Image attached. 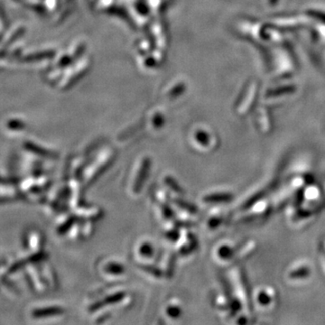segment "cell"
Instances as JSON below:
<instances>
[{"instance_id":"cell-12","label":"cell","mask_w":325,"mask_h":325,"mask_svg":"<svg viewBox=\"0 0 325 325\" xmlns=\"http://www.w3.org/2000/svg\"><path fill=\"white\" fill-rule=\"evenodd\" d=\"M162 214L165 216V218L167 219H169L171 218L172 215H173V212H172L171 209L169 207L167 206V205H164L162 208Z\"/></svg>"},{"instance_id":"cell-6","label":"cell","mask_w":325,"mask_h":325,"mask_svg":"<svg viewBox=\"0 0 325 325\" xmlns=\"http://www.w3.org/2000/svg\"><path fill=\"white\" fill-rule=\"evenodd\" d=\"M141 269H143L145 272L150 273L153 276L156 277H160L162 276V271L155 267L153 266H148V265H139L138 266Z\"/></svg>"},{"instance_id":"cell-7","label":"cell","mask_w":325,"mask_h":325,"mask_svg":"<svg viewBox=\"0 0 325 325\" xmlns=\"http://www.w3.org/2000/svg\"><path fill=\"white\" fill-rule=\"evenodd\" d=\"M27 149L31 150L33 153L39 154V155H42V156H48V157H51V156H53V155L52 153H50V152L46 151V150L42 149V148H39L37 146H34V145H29V144L27 145Z\"/></svg>"},{"instance_id":"cell-11","label":"cell","mask_w":325,"mask_h":325,"mask_svg":"<svg viewBox=\"0 0 325 325\" xmlns=\"http://www.w3.org/2000/svg\"><path fill=\"white\" fill-rule=\"evenodd\" d=\"M175 203H176V205H178V206L181 207V208H185V209H188V211H194V209H193V207L190 206L189 204L185 203V202H183V201H180V200H177V199H176V200H175Z\"/></svg>"},{"instance_id":"cell-5","label":"cell","mask_w":325,"mask_h":325,"mask_svg":"<svg viewBox=\"0 0 325 325\" xmlns=\"http://www.w3.org/2000/svg\"><path fill=\"white\" fill-rule=\"evenodd\" d=\"M75 222V218L74 217H70L68 220H66L65 222L63 224L61 225L57 229V232L59 234H64V233L67 232L69 229H70L72 225L74 224Z\"/></svg>"},{"instance_id":"cell-13","label":"cell","mask_w":325,"mask_h":325,"mask_svg":"<svg viewBox=\"0 0 325 325\" xmlns=\"http://www.w3.org/2000/svg\"><path fill=\"white\" fill-rule=\"evenodd\" d=\"M166 236L171 240H176V232L175 231H170V232L167 233Z\"/></svg>"},{"instance_id":"cell-3","label":"cell","mask_w":325,"mask_h":325,"mask_svg":"<svg viewBox=\"0 0 325 325\" xmlns=\"http://www.w3.org/2000/svg\"><path fill=\"white\" fill-rule=\"evenodd\" d=\"M125 296V293L123 292H118L115 294L109 295L108 297H106L103 301V303L105 305H109V304H115V303H119Z\"/></svg>"},{"instance_id":"cell-10","label":"cell","mask_w":325,"mask_h":325,"mask_svg":"<svg viewBox=\"0 0 325 325\" xmlns=\"http://www.w3.org/2000/svg\"><path fill=\"white\" fill-rule=\"evenodd\" d=\"M167 314L169 316L176 318V317L179 316L180 310H179V308H177L176 306H169V307L167 308Z\"/></svg>"},{"instance_id":"cell-9","label":"cell","mask_w":325,"mask_h":325,"mask_svg":"<svg viewBox=\"0 0 325 325\" xmlns=\"http://www.w3.org/2000/svg\"><path fill=\"white\" fill-rule=\"evenodd\" d=\"M165 183H166V184H167V185H168L172 190H174V191H176V192L180 193V187L178 186V185L176 184L174 179H172L171 177H166V178H165Z\"/></svg>"},{"instance_id":"cell-2","label":"cell","mask_w":325,"mask_h":325,"mask_svg":"<svg viewBox=\"0 0 325 325\" xmlns=\"http://www.w3.org/2000/svg\"><path fill=\"white\" fill-rule=\"evenodd\" d=\"M63 312V309L59 306H51V307L41 308L33 312V316L35 318H43V317L53 316L59 315Z\"/></svg>"},{"instance_id":"cell-1","label":"cell","mask_w":325,"mask_h":325,"mask_svg":"<svg viewBox=\"0 0 325 325\" xmlns=\"http://www.w3.org/2000/svg\"><path fill=\"white\" fill-rule=\"evenodd\" d=\"M150 168V160L149 159L145 158L143 160L142 165H141L140 169L138 171L137 176H136L135 184H134V191L135 193H138L140 192L142 189V186L144 185L145 182V179L148 175Z\"/></svg>"},{"instance_id":"cell-4","label":"cell","mask_w":325,"mask_h":325,"mask_svg":"<svg viewBox=\"0 0 325 325\" xmlns=\"http://www.w3.org/2000/svg\"><path fill=\"white\" fill-rule=\"evenodd\" d=\"M105 270L110 274L119 275V274H122L124 272V267L120 264L111 262L106 266Z\"/></svg>"},{"instance_id":"cell-8","label":"cell","mask_w":325,"mask_h":325,"mask_svg":"<svg viewBox=\"0 0 325 325\" xmlns=\"http://www.w3.org/2000/svg\"><path fill=\"white\" fill-rule=\"evenodd\" d=\"M154 253V250L153 247L150 245L149 243H145L143 244L140 248V254L141 255L145 256V257H151Z\"/></svg>"}]
</instances>
